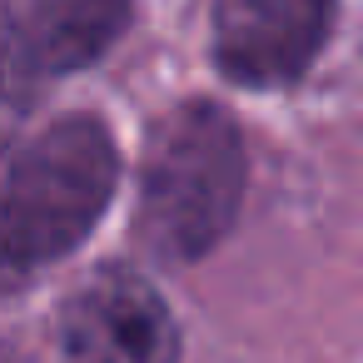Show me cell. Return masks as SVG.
Instances as JSON below:
<instances>
[{
    "label": "cell",
    "mask_w": 363,
    "mask_h": 363,
    "mask_svg": "<svg viewBox=\"0 0 363 363\" xmlns=\"http://www.w3.org/2000/svg\"><path fill=\"white\" fill-rule=\"evenodd\" d=\"M120 155L95 115H60L35 135H0V294L60 264L110 209Z\"/></svg>",
    "instance_id": "cell-1"
},
{
    "label": "cell",
    "mask_w": 363,
    "mask_h": 363,
    "mask_svg": "<svg viewBox=\"0 0 363 363\" xmlns=\"http://www.w3.org/2000/svg\"><path fill=\"white\" fill-rule=\"evenodd\" d=\"M244 140L209 100L174 105L145 145L135 234L164 264L204 259L239 219Z\"/></svg>",
    "instance_id": "cell-2"
},
{
    "label": "cell",
    "mask_w": 363,
    "mask_h": 363,
    "mask_svg": "<svg viewBox=\"0 0 363 363\" xmlns=\"http://www.w3.org/2000/svg\"><path fill=\"white\" fill-rule=\"evenodd\" d=\"M60 363H179V328L135 269H95L55 318Z\"/></svg>",
    "instance_id": "cell-3"
},
{
    "label": "cell",
    "mask_w": 363,
    "mask_h": 363,
    "mask_svg": "<svg viewBox=\"0 0 363 363\" xmlns=\"http://www.w3.org/2000/svg\"><path fill=\"white\" fill-rule=\"evenodd\" d=\"M338 0H214V65L249 90L294 85L333 30Z\"/></svg>",
    "instance_id": "cell-4"
},
{
    "label": "cell",
    "mask_w": 363,
    "mask_h": 363,
    "mask_svg": "<svg viewBox=\"0 0 363 363\" xmlns=\"http://www.w3.org/2000/svg\"><path fill=\"white\" fill-rule=\"evenodd\" d=\"M130 21V0H0V70L55 80L95 65Z\"/></svg>",
    "instance_id": "cell-5"
}]
</instances>
